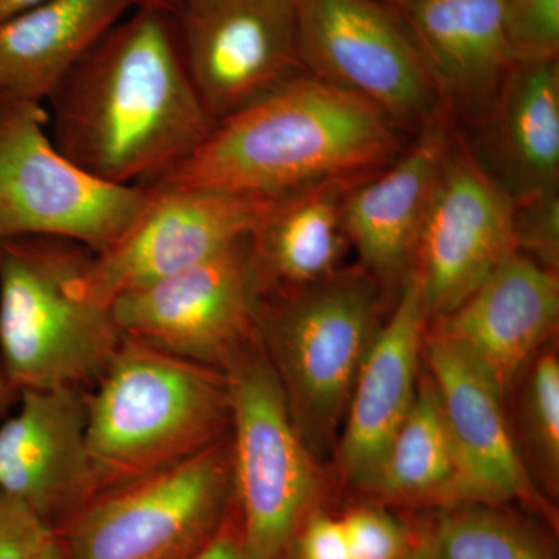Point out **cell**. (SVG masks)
<instances>
[{
	"mask_svg": "<svg viewBox=\"0 0 559 559\" xmlns=\"http://www.w3.org/2000/svg\"><path fill=\"white\" fill-rule=\"evenodd\" d=\"M173 17L135 7L49 98L55 146L91 175L151 187L212 131Z\"/></svg>",
	"mask_w": 559,
	"mask_h": 559,
	"instance_id": "cell-1",
	"label": "cell"
},
{
	"mask_svg": "<svg viewBox=\"0 0 559 559\" xmlns=\"http://www.w3.org/2000/svg\"><path fill=\"white\" fill-rule=\"evenodd\" d=\"M403 135L370 103L301 70L216 121L200 148L154 186L278 198L370 178L406 150Z\"/></svg>",
	"mask_w": 559,
	"mask_h": 559,
	"instance_id": "cell-2",
	"label": "cell"
},
{
	"mask_svg": "<svg viewBox=\"0 0 559 559\" xmlns=\"http://www.w3.org/2000/svg\"><path fill=\"white\" fill-rule=\"evenodd\" d=\"M91 388L87 447L98 492L179 465L229 436L226 371L145 342L123 336Z\"/></svg>",
	"mask_w": 559,
	"mask_h": 559,
	"instance_id": "cell-3",
	"label": "cell"
},
{
	"mask_svg": "<svg viewBox=\"0 0 559 559\" xmlns=\"http://www.w3.org/2000/svg\"><path fill=\"white\" fill-rule=\"evenodd\" d=\"M91 257L60 238L0 242V359L16 395L90 388L119 348L110 307L81 285Z\"/></svg>",
	"mask_w": 559,
	"mask_h": 559,
	"instance_id": "cell-4",
	"label": "cell"
},
{
	"mask_svg": "<svg viewBox=\"0 0 559 559\" xmlns=\"http://www.w3.org/2000/svg\"><path fill=\"white\" fill-rule=\"evenodd\" d=\"M382 289L362 266L296 289L270 290L259 341L316 460L337 440L364 359L377 336Z\"/></svg>",
	"mask_w": 559,
	"mask_h": 559,
	"instance_id": "cell-5",
	"label": "cell"
},
{
	"mask_svg": "<svg viewBox=\"0 0 559 559\" xmlns=\"http://www.w3.org/2000/svg\"><path fill=\"white\" fill-rule=\"evenodd\" d=\"M234 503L252 559H285L314 511L318 460L294 425L260 341L227 367Z\"/></svg>",
	"mask_w": 559,
	"mask_h": 559,
	"instance_id": "cell-6",
	"label": "cell"
},
{
	"mask_svg": "<svg viewBox=\"0 0 559 559\" xmlns=\"http://www.w3.org/2000/svg\"><path fill=\"white\" fill-rule=\"evenodd\" d=\"M234 509L227 436L179 465L98 492L55 535L68 559H190Z\"/></svg>",
	"mask_w": 559,
	"mask_h": 559,
	"instance_id": "cell-7",
	"label": "cell"
},
{
	"mask_svg": "<svg viewBox=\"0 0 559 559\" xmlns=\"http://www.w3.org/2000/svg\"><path fill=\"white\" fill-rule=\"evenodd\" d=\"M150 194V187L110 183L66 157L44 105L0 106V242L60 238L105 252L131 229Z\"/></svg>",
	"mask_w": 559,
	"mask_h": 559,
	"instance_id": "cell-8",
	"label": "cell"
},
{
	"mask_svg": "<svg viewBox=\"0 0 559 559\" xmlns=\"http://www.w3.org/2000/svg\"><path fill=\"white\" fill-rule=\"evenodd\" d=\"M267 288L249 237L110 304L123 336L226 370L259 340Z\"/></svg>",
	"mask_w": 559,
	"mask_h": 559,
	"instance_id": "cell-9",
	"label": "cell"
},
{
	"mask_svg": "<svg viewBox=\"0 0 559 559\" xmlns=\"http://www.w3.org/2000/svg\"><path fill=\"white\" fill-rule=\"evenodd\" d=\"M294 10L300 61L312 75L415 135L450 116L409 33L382 0H296Z\"/></svg>",
	"mask_w": 559,
	"mask_h": 559,
	"instance_id": "cell-10",
	"label": "cell"
},
{
	"mask_svg": "<svg viewBox=\"0 0 559 559\" xmlns=\"http://www.w3.org/2000/svg\"><path fill=\"white\" fill-rule=\"evenodd\" d=\"M514 252L513 198L452 131L412 266L428 322L468 299Z\"/></svg>",
	"mask_w": 559,
	"mask_h": 559,
	"instance_id": "cell-11",
	"label": "cell"
},
{
	"mask_svg": "<svg viewBox=\"0 0 559 559\" xmlns=\"http://www.w3.org/2000/svg\"><path fill=\"white\" fill-rule=\"evenodd\" d=\"M148 204L116 245L92 253L81 285L110 307L117 297L194 266L249 237L277 198L151 186Z\"/></svg>",
	"mask_w": 559,
	"mask_h": 559,
	"instance_id": "cell-12",
	"label": "cell"
},
{
	"mask_svg": "<svg viewBox=\"0 0 559 559\" xmlns=\"http://www.w3.org/2000/svg\"><path fill=\"white\" fill-rule=\"evenodd\" d=\"M173 20L191 83L215 123L305 70L296 10L285 0H186Z\"/></svg>",
	"mask_w": 559,
	"mask_h": 559,
	"instance_id": "cell-13",
	"label": "cell"
},
{
	"mask_svg": "<svg viewBox=\"0 0 559 559\" xmlns=\"http://www.w3.org/2000/svg\"><path fill=\"white\" fill-rule=\"evenodd\" d=\"M13 411L0 419V491L57 532L98 492L86 389L24 390Z\"/></svg>",
	"mask_w": 559,
	"mask_h": 559,
	"instance_id": "cell-14",
	"label": "cell"
},
{
	"mask_svg": "<svg viewBox=\"0 0 559 559\" xmlns=\"http://www.w3.org/2000/svg\"><path fill=\"white\" fill-rule=\"evenodd\" d=\"M423 360L457 459V503L500 509L518 502L554 521V507L530 476L498 390L454 345L429 333Z\"/></svg>",
	"mask_w": 559,
	"mask_h": 559,
	"instance_id": "cell-15",
	"label": "cell"
},
{
	"mask_svg": "<svg viewBox=\"0 0 559 559\" xmlns=\"http://www.w3.org/2000/svg\"><path fill=\"white\" fill-rule=\"evenodd\" d=\"M558 319V272L514 252L457 308L429 320L426 333L454 345L507 401Z\"/></svg>",
	"mask_w": 559,
	"mask_h": 559,
	"instance_id": "cell-16",
	"label": "cell"
},
{
	"mask_svg": "<svg viewBox=\"0 0 559 559\" xmlns=\"http://www.w3.org/2000/svg\"><path fill=\"white\" fill-rule=\"evenodd\" d=\"M428 318L417 275L409 272L364 359L340 441L342 476L352 487L373 492L390 443L414 406Z\"/></svg>",
	"mask_w": 559,
	"mask_h": 559,
	"instance_id": "cell-17",
	"label": "cell"
},
{
	"mask_svg": "<svg viewBox=\"0 0 559 559\" xmlns=\"http://www.w3.org/2000/svg\"><path fill=\"white\" fill-rule=\"evenodd\" d=\"M451 116L419 131L392 164L360 180L344 201V224L360 266L382 293L399 294L414 266L415 252L452 131Z\"/></svg>",
	"mask_w": 559,
	"mask_h": 559,
	"instance_id": "cell-18",
	"label": "cell"
},
{
	"mask_svg": "<svg viewBox=\"0 0 559 559\" xmlns=\"http://www.w3.org/2000/svg\"><path fill=\"white\" fill-rule=\"evenodd\" d=\"M399 16L452 119L487 116L513 64L507 0H382Z\"/></svg>",
	"mask_w": 559,
	"mask_h": 559,
	"instance_id": "cell-19",
	"label": "cell"
},
{
	"mask_svg": "<svg viewBox=\"0 0 559 559\" xmlns=\"http://www.w3.org/2000/svg\"><path fill=\"white\" fill-rule=\"evenodd\" d=\"M135 0H47L0 24V106L44 105Z\"/></svg>",
	"mask_w": 559,
	"mask_h": 559,
	"instance_id": "cell-20",
	"label": "cell"
},
{
	"mask_svg": "<svg viewBox=\"0 0 559 559\" xmlns=\"http://www.w3.org/2000/svg\"><path fill=\"white\" fill-rule=\"evenodd\" d=\"M499 175L520 201L559 183V61L513 62L487 112Z\"/></svg>",
	"mask_w": 559,
	"mask_h": 559,
	"instance_id": "cell-21",
	"label": "cell"
},
{
	"mask_svg": "<svg viewBox=\"0 0 559 559\" xmlns=\"http://www.w3.org/2000/svg\"><path fill=\"white\" fill-rule=\"evenodd\" d=\"M360 180H330L275 200L250 234L270 290L304 288L341 270L349 245L344 201Z\"/></svg>",
	"mask_w": 559,
	"mask_h": 559,
	"instance_id": "cell-22",
	"label": "cell"
},
{
	"mask_svg": "<svg viewBox=\"0 0 559 559\" xmlns=\"http://www.w3.org/2000/svg\"><path fill=\"white\" fill-rule=\"evenodd\" d=\"M414 406L390 443L373 495L409 503H457L459 468L439 396L428 371Z\"/></svg>",
	"mask_w": 559,
	"mask_h": 559,
	"instance_id": "cell-23",
	"label": "cell"
},
{
	"mask_svg": "<svg viewBox=\"0 0 559 559\" xmlns=\"http://www.w3.org/2000/svg\"><path fill=\"white\" fill-rule=\"evenodd\" d=\"M518 450L530 476L554 498L559 487V359L557 349H540L520 381ZM513 393V392H511Z\"/></svg>",
	"mask_w": 559,
	"mask_h": 559,
	"instance_id": "cell-24",
	"label": "cell"
},
{
	"mask_svg": "<svg viewBox=\"0 0 559 559\" xmlns=\"http://www.w3.org/2000/svg\"><path fill=\"white\" fill-rule=\"evenodd\" d=\"M428 536L439 559H550L539 540L499 507H443Z\"/></svg>",
	"mask_w": 559,
	"mask_h": 559,
	"instance_id": "cell-25",
	"label": "cell"
},
{
	"mask_svg": "<svg viewBox=\"0 0 559 559\" xmlns=\"http://www.w3.org/2000/svg\"><path fill=\"white\" fill-rule=\"evenodd\" d=\"M503 27L513 62L558 60L559 0H507Z\"/></svg>",
	"mask_w": 559,
	"mask_h": 559,
	"instance_id": "cell-26",
	"label": "cell"
},
{
	"mask_svg": "<svg viewBox=\"0 0 559 559\" xmlns=\"http://www.w3.org/2000/svg\"><path fill=\"white\" fill-rule=\"evenodd\" d=\"M516 250L551 272L559 267V193L540 191L514 201Z\"/></svg>",
	"mask_w": 559,
	"mask_h": 559,
	"instance_id": "cell-27",
	"label": "cell"
},
{
	"mask_svg": "<svg viewBox=\"0 0 559 559\" xmlns=\"http://www.w3.org/2000/svg\"><path fill=\"white\" fill-rule=\"evenodd\" d=\"M342 521L352 559H400L411 546L409 532L380 509H356Z\"/></svg>",
	"mask_w": 559,
	"mask_h": 559,
	"instance_id": "cell-28",
	"label": "cell"
},
{
	"mask_svg": "<svg viewBox=\"0 0 559 559\" xmlns=\"http://www.w3.org/2000/svg\"><path fill=\"white\" fill-rule=\"evenodd\" d=\"M53 533L24 503L0 491V559H35Z\"/></svg>",
	"mask_w": 559,
	"mask_h": 559,
	"instance_id": "cell-29",
	"label": "cell"
},
{
	"mask_svg": "<svg viewBox=\"0 0 559 559\" xmlns=\"http://www.w3.org/2000/svg\"><path fill=\"white\" fill-rule=\"evenodd\" d=\"M293 549L296 559H352L342 521L314 511L301 525Z\"/></svg>",
	"mask_w": 559,
	"mask_h": 559,
	"instance_id": "cell-30",
	"label": "cell"
},
{
	"mask_svg": "<svg viewBox=\"0 0 559 559\" xmlns=\"http://www.w3.org/2000/svg\"><path fill=\"white\" fill-rule=\"evenodd\" d=\"M190 559H252L242 543L235 509L231 511L229 520L219 530L218 535Z\"/></svg>",
	"mask_w": 559,
	"mask_h": 559,
	"instance_id": "cell-31",
	"label": "cell"
},
{
	"mask_svg": "<svg viewBox=\"0 0 559 559\" xmlns=\"http://www.w3.org/2000/svg\"><path fill=\"white\" fill-rule=\"evenodd\" d=\"M47 0H0V24L35 9Z\"/></svg>",
	"mask_w": 559,
	"mask_h": 559,
	"instance_id": "cell-32",
	"label": "cell"
},
{
	"mask_svg": "<svg viewBox=\"0 0 559 559\" xmlns=\"http://www.w3.org/2000/svg\"><path fill=\"white\" fill-rule=\"evenodd\" d=\"M400 559H439L432 549L428 533H423L417 539H412L411 546Z\"/></svg>",
	"mask_w": 559,
	"mask_h": 559,
	"instance_id": "cell-33",
	"label": "cell"
},
{
	"mask_svg": "<svg viewBox=\"0 0 559 559\" xmlns=\"http://www.w3.org/2000/svg\"><path fill=\"white\" fill-rule=\"evenodd\" d=\"M17 395L11 389L7 380L5 370H3L2 359H0V419L7 417L16 404Z\"/></svg>",
	"mask_w": 559,
	"mask_h": 559,
	"instance_id": "cell-34",
	"label": "cell"
},
{
	"mask_svg": "<svg viewBox=\"0 0 559 559\" xmlns=\"http://www.w3.org/2000/svg\"><path fill=\"white\" fill-rule=\"evenodd\" d=\"M183 3H186V0H135V5L138 7L157 10L171 17H175L176 14H178V11L182 9Z\"/></svg>",
	"mask_w": 559,
	"mask_h": 559,
	"instance_id": "cell-35",
	"label": "cell"
},
{
	"mask_svg": "<svg viewBox=\"0 0 559 559\" xmlns=\"http://www.w3.org/2000/svg\"><path fill=\"white\" fill-rule=\"evenodd\" d=\"M35 559H68V557H66L64 550H62L60 539L53 533L47 539V543L44 544L43 549L39 550Z\"/></svg>",
	"mask_w": 559,
	"mask_h": 559,
	"instance_id": "cell-36",
	"label": "cell"
},
{
	"mask_svg": "<svg viewBox=\"0 0 559 559\" xmlns=\"http://www.w3.org/2000/svg\"><path fill=\"white\" fill-rule=\"evenodd\" d=\"M285 2L293 3V5H294V3H296V0H285Z\"/></svg>",
	"mask_w": 559,
	"mask_h": 559,
	"instance_id": "cell-37",
	"label": "cell"
}]
</instances>
